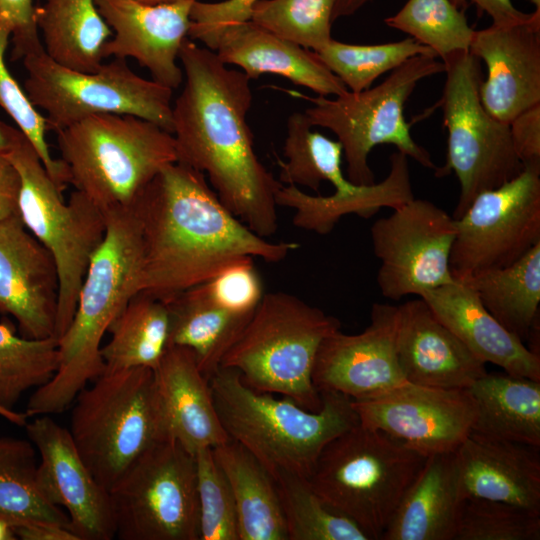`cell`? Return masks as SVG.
<instances>
[{
    "label": "cell",
    "mask_w": 540,
    "mask_h": 540,
    "mask_svg": "<svg viewBox=\"0 0 540 540\" xmlns=\"http://www.w3.org/2000/svg\"><path fill=\"white\" fill-rule=\"evenodd\" d=\"M27 72L24 91L45 112L48 130L55 132L97 114H128L173 132V90L143 78L125 59L115 58L96 72L65 68L44 49L23 59Z\"/></svg>",
    "instance_id": "cell-12"
},
{
    "label": "cell",
    "mask_w": 540,
    "mask_h": 540,
    "mask_svg": "<svg viewBox=\"0 0 540 540\" xmlns=\"http://www.w3.org/2000/svg\"><path fill=\"white\" fill-rule=\"evenodd\" d=\"M361 425L402 441L421 455L455 452L472 430L475 405L465 390L406 382L375 397L352 400Z\"/></svg>",
    "instance_id": "cell-16"
},
{
    "label": "cell",
    "mask_w": 540,
    "mask_h": 540,
    "mask_svg": "<svg viewBox=\"0 0 540 540\" xmlns=\"http://www.w3.org/2000/svg\"><path fill=\"white\" fill-rule=\"evenodd\" d=\"M104 213V239L89 262L72 321L58 338L57 371L30 396L24 411L29 418L65 411L105 371L102 339L139 292L143 240L137 213L133 205Z\"/></svg>",
    "instance_id": "cell-3"
},
{
    "label": "cell",
    "mask_w": 540,
    "mask_h": 540,
    "mask_svg": "<svg viewBox=\"0 0 540 540\" xmlns=\"http://www.w3.org/2000/svg\"><path fill=\"white\" fill-rule=\"evenodd\" d=\"M540 513L478 498L463 500L454 540H539Z\"/></svg>",
    "instance_id": "cell-42"
},
{
    "label": "cell",
    "mask_w": 540,
    "mask_h": 540,
    "mask_svg": "<svg viewBox=\"0 0 540 540\" xmlns=\"http://www.w3.org/2000/svg\"><path fill=\"white\" fill-rule=\"evenodd\" d=\"M509 127L514 149L522 163L540 164V104L518 114Z\"/></svg>",
    "instance_id": "cell-48"
},
{
    "label": "cell",
    "mask_w": 540,
    "mask_h": 540,
    "mask_svg": "<svg viewBox=\"0 0 540 540\" xmlns=\"http://www.w3.org/2000/svg\"><path fill=\"white\" fill-rule=\"evenodd\" d=\"M12 126L0 121V154L6 153L11 145Z\"/></svg>",
    "instance_id": "cell-54"
},
{
    "label": "cell",
    "mask_w": 540,
    "mask_h": 540,
    "mask_svg": "<svg viewBox=\"0 0 540 540\" xmlns=\"http://www.w3.org/2000/svg\"><path fill=\"white\" fill-rule=\"evenodd\" d=\"M212 449L234 497L239 540H288L277 484L270 472L234 440Z\"/></svg>",
    "instance_id": "cell-30"
},
{
    "label": "cell",
    "mask_w": 540,
    "mask_h": 540,
    "mask_svg": "<svg viewBox=\"0 0 540 540\" xmlns=\"http://www.w3.org/2000/svg\"><path fill=\"white\" fill-rule=\"evenodd\" d=\"M442 62L446 79L440 105L447 129V158L435 175L455 173L460 183L453 213L457 219L477 195L513 179L525 165L514 149L509 124L493 118L481 103L480 60L469 50H459Z\"/></svg>",
    "instance_id": "cell-11"
},
{
    "label": "cell",
    "mask_w": 540,
    "mask_h": 540,
    "mask_svg": "<svg viewBox=\"0 0 540 540\" xmlns=\"http://www.w3.org/2000/svg\"><path fill=\"white\" fill-rule=\"evenodd\" d=\"M185 82L172 105L177 162L207 175L224 206L256 234L278 229L283 185L259 160L247 122L250 78L186 38L179 52Z\"/></svg>",
    "instance_id": "cell-1"
},
{
    "label": "cell",
    "mask_w": 540,
    "mask_h": 540,
    "mask_svg": "<svg viewBox=\"0 0 540 540\" xmlns=\"http://www.w3.org/2000/svg\"><path fill=\"white\" fill-rule=\"evenodd\" d=\"M449 266L456 280L513 264L540 242V164L477 195L455 219Z\"/></svg>",
    "instance_id": "cell-14"
},
{
    "label": "cell",
    "mask_w": 540,
    "mask_h": 540,
    "mask_svg": "<svg viewBox=\"0 0 540 540\" xmlns=\"http://www.w3.org/2000/svg\"><path fill=\"white\" fill-rule=\"evenodd\" d=\"M463 500L455 452L428 456L381 539L454 540Z\"/></svg>",
    "instance_id": "cell-27"
},
{
    "label": "cell",
    "mask_w": 540,
    "mask_h": 540,
    "mask_svg": "<svg viewBox=\"0 0 540 540\" xmlns=\"http://www.w3.org/2000/svg\"><path fill=\"white\" fill-rule=\"evenodd\" d=\"M0 14L11 28L14 61L43 49L33 0H0Z\"/></svg>",
    "instance_id": "cell-47"
},
{
    "label": "cell",
    "mask_w": 540,
    "mask_h": 540,
    "mask_svg": "<svg viewBox=\"0 0 540 540\" xmlns=\"http://www.w3.org/2000/svg\"><path fill=\"white\" fill-rule=\"evenodd\" d=\"M459 9H463L468 2L474 4L477 10L486 13L495 26H511L528 22L532 13H525L517 9L512 0H450Z\"/></svg>",
    "instance_id": "cell-49"
},
{
    "label": "cell",
    "mask_w": 540,
    "mask_h": 540,
    "mask_svg": "<svg viewBox=\"0 0 540 540\" xmlns=\"http://www.w3.org/2000/svg\"><path fill=\"white\" fill-rule=\"evenodd\" d=\"M16 538L22 540H78L67 527L49 523H30L13 528Z\"/></svg>",
    "instance_id": "cell-51"
},
{
    "label": "cell",
    "mask_w": 540,
    "mask_h": 540,
    "mask_svg": "<svg viewBox=\"0 0 540 540\" xmlns=\"http://www.w3.org/2000/svg\"><path fill=\"white\" fill-rule=\"evenodd\" d=\"M0 417L6 419L7 421L11 422L14 425L17 426H25L28 422V417L24 412H18L16 410H10L6 409L2 406H0Z\"/></svg>",
    "instance_id": "cell-53"
},
{
    "label": "cell",
    "mask_w": 540,
    "mask_h": 540,
    "mask_svg": "<svg viewBox=\"0 0 540 540\" xmlns=\"http://www.w3.org/2000/svg\"><path fill=\"white\" fill-rule=\"evenodd\" d=\"M170 317L169 347L190 349L209 379L237 341L252 313H235L218 305L205 284L192 287L166 303Z\"/></svg>",
    "instance_id": "cell-31"
},
{
    "label": "cell",
    "mask_w": 540,
    "mask_h": 540,
    "mask_svg": "<svg viewBox=\"0 0 540 540\" xmlns=\"http://www.w3.org/2000/svg\"><path fill=\"white\" fill-rule=\"evenodd\" d=\"M458 281L469 286L509 332L523 342L532 337L540 304V242L513 264Z\"/></svg>",
    "instance_id": "cell-33"
},
{
    "label": "cell",
    "mask_w": 540,
    "mask_h": 540,
    "mask_svg": "<svg viewBox=\"0 0 540 540\" xmlns=\"http://www.w3.org/2000/svg\"><path fill=\"white\" fill-rule=\"evenodd\" d=\"M436 317L481 361L540 381V356L502 326L466 284L454 282L421 296Z\"/></svg>",
    "instance_id": "cell-26"
},
{
    "label": "cell",
    "mask_w": 540,
    "mask_h": 540,
    "mask_svg": "<svg viewBox=\"0 0 540 540\" xmlns=\"http://www.w3.org/2000/svg\"><path fill=\"white\" fill-rule=\"evenodd\" d=\"M135 1L143 3V4H148V5H159V4L173 3L178 0H135Z\"/></svg>",
    "instance_id": "cell-56"
},
{
    "label": "cell",
    "mask_w": 540,
    "mask_h": 540,
    "mask_svg": "<svg viewBox=\"0 0 540 540\" xmlns=\"http://www.w3.org/2000/svg\"><path fill=\"white\" fill-rule=\"evenodd\" d=\"M69 182L103 212L132 206L166 166L177 162L175 139L128 114H97L56 132Z\"/></svg>",
    "instance_id": "cell-5"
},
{
    "label": "cell",
    "mask_w": 540,
    "mask_h": 540,
    "mask_svg": "<svg viewBox=\"0 0 540 540\" xmlns=\"http://www.w3.org/2000/svg\"><path fill=\"white\" fill-rule=\"evenodd\" d=\"M58 364V338H26L9 322H0V406L14 410L25 392L54 376Z\"/></svg>",
    "instance_id": "cell-37"
},
{
    "label": "cell",
    "mask_w": 540,
    "mask_h": 540,
    "mask_svg": "<svg viewBox=\"0 0 540 540\" xmlns=\"http://www.w3.org/2000/svg\"><path fill=\"white\" fill-rule=\"evenodd\" d=\"M92 382L72 403L69 431L85 465L110 491L165 437L152 369L105 370Z\"/></svg>",
    "instance_id": "cell-8"
},
{
    "label": "cell",
    "mask_w": 540,
    "mask_h": 540,
    "mask_svg": "<svg viewBox=\"0 0 540 540\" xmlns=\"http://www.w3.org/2000/svg\"><path fill=\"white\" fill-rule=\"evenodd\" d=\"M200 540H239L237 509L229 482L212 448L194 454Z\"/></svg>",
    "instance_id": "cell-44"
},
{
    "label": "cell",
    "mask_w": 540,
    "mask_h": 540,
    "mask_svg": "<svg viewBox=\"0 0 540 540\" xmlns=\"http://www.w3.org/2000/svg\"><path fill=\"white\" fill-rule=\"evenodd\" d=\"M275 481L288 540H370L353 521L329 508L305 477L280 473Z\"/></svg>",
    "instance_id": "cell-38"
},
{
    "label": "cell",
    "mask_w": 540,
    "mask_h": 540,
    "mask_svg": "<svg viewBox=\"0 0 540 540\" xmlns=\"http://www.w3.org/2000/svg\"><path fill=\"white\" fill-rule=\"evenodd\" d=\"M20 177L6 153L0 154V221L18 214ZM19 215V214H18Z\"/></svg>",
    "instance_id": "cell-50"
},
{
    "label": "cell",
    "mask_w": 540,
    "mask_h": 540,
    "mask_svg": "<svg viewBox=\"0 0 540 540\" xmlns=\"http://www.w3.org/2000/svg\"><path fill=\"white\" fill-rule=\"evenodd\" d=\"M444 71V63L436 56L417 55L392 70L375 87L360 92L348 90L334 99L296 96L312 104L304 113L313 126L337 136L347 163V179L356 185H371L375 177L368 157L380 144L394 145L421 166L437 170L429 152L412 138L404 107L422 79Z\"/></svg>",
    "instance_id": "cell-10"
},
{
    "label": "cell",
    "mask_w": 540,
    "mask_h": 540,
    "mask_svg": "<svg viewBox=\"0 0 540 540\" xmlns=\"http://www.w3.org/2000/svg\"><path fill=\"white\" fill-rule=\"evenodd\" d=\"M205 46L213 50L224 64L240 67L250 79L266 73L275 74L326 97L348 91L316 52L251 20L223 27Z\"/></svg>",
    "instance_id": "cell-24"
},
{
    "label": "cell",
    "mask_w": 540,
    "mask_h": 540,
    "mask_svg": "<svg viewBox=\"0 0 540 540\" xmlns=\"http://www.w3.org/2000/svg\"><path fill=\"white\" fill-rule=\"evenodd\" d=\"M58 295L51 253L18 214L0 221V314L12 316L23 337H56Z\"/></svg>",
    "instance_id": "cell-19"
},
{
    "label": "cell",
    "mask_w": 540,
    "mask_h": 540,
    "mask_svg": "<svg viewBox=\"0 0 540 540\" xmlns=\"http://www.w3.org/2000/svg\"><path fill=\"white\" fill-rule=\"evenodd\" d=\"M469 52L486 64L479 94L493 118L509 124L540 104V9L525 23L475 30Z\"/></svg>",
    "instance_id": "cell-21"
},
{
    "label": "cell",
    "mask_w": 540,
    "mask_h": 540,
    "mask_svg": "<svg viewBox=\"0 0 540 540\" xmlns=\"http://www.w3.org/2000/svg\"><path fill=\"white\" fill-rule=\"evenodd\" d=\"M215 407L229 439L247 449L276 479L280 473L307 478L323 448L359 423L352 399L320 392L318 411L252 389L237 370L219 367L209 378Z\"/></svg>",
    "instance_id": "cell-4"
},
{
    "label": "cell",
    "mask_w": 540,
    "mask_h": 540,
    "mask_svg": "<svg viewBox=\"0 0 540 540\" xmlns=\"http://www.w3.org/2000/svg\"><path fill=\"white\" fill-rule=\"evenodd\" d=\"M396 355L407 382L465 390L485 363L448 329L421 297L398 305Z\"/></svg>",
    "instance_id": "cell-22"
},
{
    "label": "cell",
    "mask_w": 540,
    "mask_h": 540,
    "mask_svg": "<svg viewBox=\"0 0 540 540\" xmlns=\"http://www.w3.org/2000/svg\"><path fill=\"white\" fill-rule=\"evenodd\" d=\"M24 426L39 454L38 483L46 498L66 510L78 540H111L115 522L109 491L82 460L70 431L50 415Z\"/></svg>",
    "instance_id": "cell-17"
},
{
    "label": "cell",
    "mask_w": 540,
    "mask_h": 540,
    "mask_svg": "<svg viewBox=\"0 0 540 540\" xmlns=\"http://www.w3.org/2000/svg\"><path fill=\"white\" fill-rule=\"evenodd\" d=\"M425 460L402 441L358 423L323 448L306 479L329 508L378 540Z\"/></svg>",
    "instance_id": "cell-7"
},
{
    "label": "cell",
    "mask_w": 540,
    "mask_h": 540,
    "mask_svg": "<svg viewBox=\"0 0 540 540\" xmlns=\"http://www.w3.org/2000/svg\"><path fill=\"white\" fill-rule=\"evenodd\" d=\"M527 1H529L535 7V9H540V0H527Z\"/></svg>",
    "instance_id": "cell-57"
},
{
    "label": "cell",
    "mask_w": 540,
    "mask_h": 540,
    "mask_svg": "<svg viewBox=\"0 0 540 540\" xmlns=\"http://www.w3.org/2000/svg\"><path fill=\"white\" fill-rule=\"evenodd\" d=\"M94 1L113 33L103 47V57L133 58L150 72L152 80L172 90L178 88L184 74L177 60L188 38L196 0L159 5L135 0Z\"/></svg>",
    "instance_id": "cell-20"
},
{
    "label": "cell",
    "mask_w": 540,
    "mask_h": 540,
    "mask_svg": "<svg viewBox=\"0 0 540 540\" xmlns=\"http://www.w3.org/2000/svg\"><path fill=\"white\" fill-rule=\"evenodd\" d=\"M398 307L374 303L371 322L358 334L340 330L321 343L313 367L317 391H333L352 400L383 394L407 381L396 355Z\"/></svg>",
    "instance_id": "cell-18"
},
{
    "label": "cell",
    "mask_w": 540,
    "mask_h": 540,
    "mask_svg": "<svg viewBox=\"0 0 540 540\" xmlns=\"http://www.w3.org/2000/svg\"><path fill=\"white\" fill-rule=\"evenodd\" d=\"M305 113L294 112L287 120L283 153L277 159L279 181L283 185L307 187L319 192L322 181L330 182L337 194L354 192L359 185L350 182L342 171L341 143L312 130Z\"/></svg>",
    "instance_id": "cell-36"
},
{
    "label": "cell",
    "mask_w": 540,
    "mask_h": 540,
    "mask_svg": "<svg viewBox=\"0 0 540 540\" xmlns=\"http://www.w3.org/2000/svg\"><path fill=\"white\" fill-rule=\"evenodd\" d=\"M371 226L374 255L381 264L383 297L400 300L455 281L449 266L455 219L431 201L413 198Z\"/></svg>",
    "instance_id": "cell-15"
},
{
    "label": "cell",
    "mask_w": 540,
    "mask_h": 540,
    "mask_svg": "<svg viewBox=\"0 0 540 540\" xmlns=\"http://www.w3.org/2000/svg\"><path fill=\"white\" fill-rule=\"evenodd\" d=\"M340 328L336 317L293 294L264 293L220 367L237 370L254 390L318 411L322 399L312 381L315 358L322 341Z\"/></svg>",
    "instance_id": "cell-6"
},
{
    "label": "cell",
    "mask_w": 540,
    "mask_h": 540,
    "mask_svg": "<svg viewBox=\"0 0 540 540\" xmlns=\"http://www.w3.org/2000/svg\"><path fill=\"white\" fill-rule=\"evenodd\" d=\"M204 284L218 305L235 313L254 312L264 295L252 257L231 264Z\"/></svg>",
    "instance_id": "cell-45"
},
{
    "label": "cell",
    "mask_w": 540,
    "mask_h": 540,
    "mask_svg": "<svg viewBox=\"0 0 540 540\" xmlns=\"http://www.w3.org/2000/svg\"><path fill=\"white\" fill-rule=\"evenodd\" d=\"M153 371L165 439L176 441L193 455L229 439L219 419L209 379L199 369L190 349L170 346Z\"/></svg>",
    "instance_id": "cell-23"
},
{
    "label": "cell",
    "mask_w": 540,
    "mask_h": 540,
    "mask_svg": "<svg viewBox=\"0 0 540 540\" xmlns=\"http://www.w3.org/2000/svg\"><path fill=\"white\" fill-rule=\"evenodd\" d=\"M373 0H337L334 6L332 21L355 14Z\"/></svg>",
    "instance_id": "cell-52"
},
{
    "label": "cell",
    "mask_w": 540,
    "mask_h": 540,
    "mask_svg": "<svg viewBox=\"0 0 540 540\" xmlns=\"http://www.w3.org/2000/svg\"><path fill=\"white\" fill-rule=\"evenodd\" d=\"M258 1L260 0H196L190 12L188 38L205 45L223 27L249 21L252 7Z\"/></svg>",
    "instance_id": "cell-46"
},
{
    "label": "cell",
    "mask_w": 540,
    "mask_h": 540,
    "mask_svg": "<svg viewBox=\"0 0 540 540\" xmlns=\"http://www.w3.org/2000/svg\"><path fill=\"white\" fill-rule=\"evenodd\" d=\"M6 154L20 177L19 217L56 263L59 295L55 336L59 338L72 321L89 262L104 239L105 213L77 190L65 202L63 192L20 129L12 127Z\"/></svg>",
    "instance_id": "cell-9"
},
{
    "label": "cell",
    "mask_w": 540,
    "mask_h": 540,
    "mask_svg": "<svg viewBox=\"0 0 540 540\" xmlns=\"http://www.w3.org/2000/svg\"><path fill=\"white\" fill-rule=\"evenodd\" d=\"M133 207L143 240L139 292L165 303L237 261L279 263L299 248L256 234L224 206L202 172L179 162L164 167Z\"/></svg>",
    "instance_id": "cell-2"
},
{
    "label": "cell",
    "mask_w": 540,
    "mask_h": 540,
    "mask_svg": "<svg viewBox=\"0 0 540 540\" xmlns=\"http://www.w3.org/2000/svg\"><path fill=\"white\" fill-rule=\"evenodd\" d=\"M384 23L427 46L441 61L455 51L469 50L475 31L463 9L450 0H407Z\"/></svg>",
    "instance_id": "cell-40"
},
{
    "label": "cell",
    "mask_w": 540,
    "mask_h": 540,
    "mask_svg": "<svg viewBox=\"0 0 540 540\" xmlns=\"http://www.w3.org/2000/svg\"><path fill=\"white\" fill-rule=\"evenodd\" d=\"M109 494L115 538L200 540L195 457L176 441L153 445Z\"/></svg>",
    "instance_id": "cell-13"
},
{
    "label": "cell",
    "mask_w": 540,
    "mask_h": 540,
    "mask_svg": "<svg viewBox=\"0 0 540 540\" xmlns=\"http://www.w3.org/2000/svg\"><path fill=\"white\" fill-rule=\"evenodd\" d=\"M35 22L54 62L86 73L100 69L103 47L113 33L94 0H45L35 6Z\"/></svg>",
    "instance_id": "cell-32"
},
{
    "label": "cell",
    "mask_w": 540,
    "mask_h": 540,
    "mask_svg": "<svg viewBox=\"0 0 540 540\" xmlns=\"http://www.w3.org/2000/svg\"><path fill=\"white\" fill-rule=\"evenodd\" d=\"M337 0H260L251 10L250 20L262 28L317 52L331 37Z\"/></svg>",
    "instance_id": "cell-41"
},
{
    "label": "cell",
    "mask_w": 540,
    "mask_h": 540,
    "mask_svg": "<svg viewBox=\"0 0 540 540\" xmlns=\"http://www.w3.org/2000/svg\"><path fill=\"white\" fill-rule=\"evenodd\" d=\"M110 341L101 347L105 370L146 367L155 370L169 348L168 306L138 292L111 323Z\"/></svg>",
    "instance_id": "cell-34"
},
{
    "label": "cell",
    "mask_w": 540,
    "mask_h": 540,
    "mask_svg": "<svg viewBox=\"0 0 540 540\" xmlns=\"http://www.w3.org/2000/svg\"><path fill=\"white\" fill-rule=\"evenodd\" d=\"M316 53L351 92L370 88L379 76L414 56H436L430 48L411 37L375 45L348 44L332 39Z\"/></svg>",
    "instance_id": "cell-39"
},
{
    "label": "cell",
    "mask_w": 540,
    "mask_h": 540,
    "mask_svg": "<svg viewBox=\"0 0 540 540\" xmlns=\"http://www.w3.org/2000/svg\"><path fill=\"white\" fill-rule=\"evenodd\" d=\"M37 450L30 440L0 436V519L14 527L49 523L69 528V517L38 483Z\"/></svg>",
    "instance_id": "cell-35"
},
{
    "label": "cell",
    "mask_w": 540,
    "mask_h": 540,
    "mask_svg": "<svg viewBox=\"0 0 540 540\" xmlns=\"http://www.w3.org/2000/svg\"><path fill=\"white\" fill-rule=\"evenodd\" d=\"M389 160V173L379 183L359 185L352 193L328 196L311 195L297 186L282 185L276 203L294 210V226L326 235L346 215L370 218L383 207L394 209L414 198L408 157L396 151Z\"/></svg>",
    "instance_id": "cell-28"
},
{
    "label": "cell",
    "mask_w": 540,
    "mask_h": 540,
    "mask_svg": "<svg viewBox=\"0 0 540 540\" xmlns=\"http://www.w3.org/2000/svg\"><path fill=\"white\" fill-rule=\"evenodd\" d=\"M466 390L475 405L470 433L540 448V381L487 372Z\"/></svg>",
    "instance_id": "cell-29"
},
{
    "label": "cell",
    "mask_w": 540,
    "mask_h": 540,
    "mask_svg": "<svg viewBox=\"0 0 540 540\" xmlns=\"http://www.w3.org/2000/svg\"><path fill=\"white\" fill-rule=\"evenodd\" d=\"M11 539H16V536L14 534L12 527L7 522L0 519V540H11Z\"/></svg>",
    "instance_id": "cell-55"
},
{
    "label": "cell",
    "mask_w": 540,
    "mask_h": 540,
    "mask_svg": "<svg viewBox=\"0 0 540 540\" xmlns=\"http://www.w3.org/2000/svg\"><path fill=\"white\" fill-rule=\"evenodd\" d=\"M455 459L463 499L501 501L540 513L538 447L470 433Z\"/></svg>",
    "instance_id": "cell-25"
},
{
    "label": "cell",
    "mask_w": 540,
    "mask_h": 540,
    "mask_svg": "<svg viewBox=\"0 0 540 540\" xmlns=\"http://www.w3.org/2000/svg\"><path fill=\"white\" fill-rule=\"evenodd\" d=\"M11 28L0 14V106L18 125L37 151L49 176L62 192L69 182V173L61 159L52 157L46 140L48 131L45 117L29 101L24 89L9 72L5 53Z\"/></svg>",
    "instance_id": "cell-43"
}]
</instances>
